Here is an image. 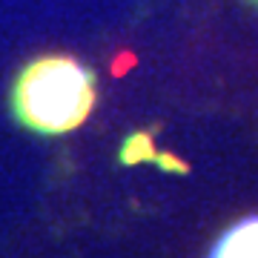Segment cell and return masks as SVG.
I'll return each mask as SVG.
<instances>
[{
	"label": "cell",
	"mask_w": 258,
	"mask_h": 258,
	"mask_svg": "<svg viewBox=\"0 0 258 258\" xmlns=\"http://www.w3.org/2000/svg\"><path fill=\"white\" fill-rule=\"evenodd\" d=\"M210 258H258V215L232 224L215 241Z\"/></svg>",
	"instance_id": "7a4b0ae2"
},
{
	"label": "cell",
	"mask_w": 258,
	"mask_h": 258,
	"mask_svg": "<svg viewBox=\"0 0 258 258\" xmlns=\"http://www.w3.org/2000/svg\"><path fill=\"white\" fill-rule=\"evenodd\" d=\"M95 106V78L66 55L37 57L18 75L12 89L15 118L37 135H63L89 118Z\"/></svg>",
	"instance_id": "6da1fadb"
},
{
	"label": "cell",
	"mask_w": 258,
	"mask_h": 258,
	"mask_svg": "<svg viewBox=\"0 0 258 258\" xmlns=\"http://www.w3.org/2000/svg\"><path fill=\"white\" fill-rule=\"evenodd\" d=\"M252 3H258V0H252Z\"/></svg>",
	"instance_id": "3957f363"
}]
</instances>
